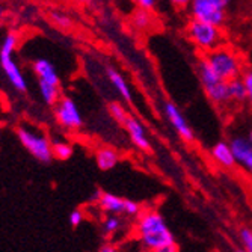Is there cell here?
Masks as SVG:
<instances>
[{
  "mask_svg": "<svg viewBox=\"0 0 252 252\" xmlns=\"http://www.w3.org/2000/svg\"><path fill=\"white\" fill-rule=\"evenodd\" d=\"M136 234L144 249L151 252H175V236L157 210H145L136 223Z\"/></svg>",
  "mask_w": 252,
  "mask_h": 252,
  "instance_id": "cell-1",
  "label": "cell"
},
{
  "mask_svg": "<svg viewBox=\"0 0 252 252\" xmlns=\"http://www.w3.org/2000/svg\"><path fill=\"white\" fill-rule=\"evenodd\" d=\"M202 59L220 80L228 82L243 74V61L239 53L230 47L219 45V47L205 53Z\"/></svg>",
  "mask_w": 252,
  "mask_h": 252,
  "instance_id": "cell-2",
  "label": "cell"
},
{
  "mask_svg": "<svg viewBox=\"0 0 252 252\" xmlns=\"http://www.w3.org/2000/svg\"><path fill=\"white\" fill-rule=\"evenodd\" d=\"M17 42L18 38L14 32H9L2 42V47H0V65H2V70L5 71L9 83L12 88L18 93H26L28 91V83L26 79L23 76L20 66L17 65L14 59V52L17 49Z\"/></svg>",
  "mask_w": 252,
  "mask_h": 252,
  "instance_id": "cell-3",
  "label": "cell"
},
{
  "mask_svg": "<svg viewBox=\"0 0 252 252\" xmlns=\"http://www.w3.org/2000/svg\"><path fill=\"white\" fill-rule=\"evenodd\" d=\"M186 33L189 41L201 52H210L222 44V31L219 26L192 18L188 23Z\"/></svg>",
  "mask_w": 252,
  "mask_h": 252,
  "instance_id": "cell-4",
  "label": "cell"
},
{
  "mask_svg": "<svg viewBox=\"0 0 252 252\" xmlns=\"http://www.w3.org/2000/svg\"><path fill=\"white\" fill-rule=\"evenodd\" d=\"M234 0H192L188 6L190 18L210 23L215 26H223L226 21V8Z\"/></svg>",
  "mask_w": 252,
  "mask_h": 252,
  "instance_id": "cell-5",
  "label": "cell"
},
{
  "mask_svg": "<svg viewBox=\"0 0 252 252\" xmlns=\"http://www.w3.org/2000/svg\"><path fill=\"white\" fill-rule=\"evenodd\" d=\"M196 74L199 79V83L204 89L207 98L216 104V106H225L230 103V98H228V86L225 80H220L218 76H215V73L209 68V65L205 63L204 59H201L198 62L196 66Z\"/></svg>",
  "mask_w": 252,
  "mask_h": 252,
  "instance_id": "cell-6",
  "label": "cell"
},
{
  "mask_svg": "<svg viewBox=\"0 0 252 252\" xmlns=\"http://www.w3.org/2000/svg\"><path fill=\"white\" fill-rule=\"evenodd\" d=\"M15 133H17L20 144L25 147L38 160V162H41V163L52 162V158H53L52 144L42 133H39L38 130L28 128L25 126L18 127Z\"/></svg>",
  "mask_w": 252,
  "mask_h": 252,
  "instance_id": "cell-7",
  "label": "cell"
},
{
  "mask_svg": "<svg viewBox=\"0 0 252 252\" xmlns=\"http://www.w3.org/2000/svg\"><path fill=\"white\" fill-rule=\"evenodd\" d=\"M55 118L58 124H61L63 128H79L83 126L82 113L76 104V101L70 97L59 98V101L55 104Z\"/></svg>",
  "mask_w": 252,
  "mask_h": 252,
  "instance_id": "cell-8",
  "label": "cell"
},
{
  "mask_svg": "<svg viewBox=\"0 0 252 252\" xmlns=\"http://www.w3.org/2000/svg\"><path fill=\"white\" fill-rule=\"evenodd\" d=\"M163 112L166 115L168 123L171 124V127L175 130V133L183 141H186V142L195 141V131L192 126L189 124L188 118L185 117V113L181 112V109L177 104H174L172 101H166L163 104Z\"/></svg>",
  "mask_w": 252,
  "mask_h": 252,
  "instance_id": "cell-9",
  "label": "cell"
},
{
  "mask_svg": "<svg viewBox=\"0 0 252 252\" xmlns=\"http://www.w3.org/2000/svg\"><path fill=\"white\" fill-rule=\"evenodd\" d=\"M230 145L236 157V165H240L252 177V133L249 136H233L230 139Z\"/></svg>",
  "mask_w": 252,
  "mask_h": 252,
  "instance_id": "cell-10",
  "label": "cell"
},
{
  "mask_svg": "<svg viewBox=\"0 0 252 252\" xmlns=\"http://www.w3.org/2000/svg\"><path fill=\"white\" fill-rule=\"evenodd\" d=\"M123 126L127 130L130 139H131V142H133V145L136 148H139L141 151H147V153L151 151V142L148 139L147 130H145L144 124L139 120L128 115Z\"/></svg>",
  "mask_w": 252,
  "mask_h": 252,
  "instance_id": "cell-11",
  "label": "cell"
},
{
  "mask_svg": "<svg viewBox=\"0 0 252 252\" xmlns=\"http://www.w3.org/2000/svg\"><path fill=\"white\" fill-rule=\"evenodd\" d=\"M212 158L215 162L225 169H231L236 166V157L233 153V148L230 145V142L225 141H219L212 147Z\"/></svg>",
  "mask_w": 252,
  "mask_h": 252,
  "instance_id": "cell-12",
  "label": "cell"
},
{
  "mask_svg": "<svg viewBox=\"0 0 252 252\" xmlns=\"http://www.w3.org/2000/svg\"><path fill=\"white\" fill-rule=\"evenodd\" d=\"M32 68H33V73L38 76V80H44V82H49L52 85H58L61 83L59 80V76H58V71L56 68L53 66V63L47 59H35L33 63H32Z\"/></svg>",
  "mask_w": 252,
  "mask_h": 252,
  "instance_id": "cell-13",
  "label": "cell"
},
{
  "mask_svg": "<svg viewBox=\"0 0 252 252\" xmlns=\"http://www.w3.org/2000/svg\"><path fill=\"white\" fill-rule=\"evenodd\" d=\"M98 205L104 213L109 215H121L124 213V198L109 193V192H101L98 196Z\"/></svg>",
  "mask_w": 252,
  "mask_h": 252,
  "instance_id": "cell-14",
  "label": "cell"
},
{
  "mask_svg": "<svg viewBox=\"0 0 252 252\" xmlns=\"http://www.w3.org/2000/svg\"><path fill=\"white\" fill-rule=\"evenodd\" d=\"M106 74L110 80V83L113 85V88L117 89V93L121 95V98L127 103H130L133 100V95H131V89L128 86V83L126 82V79L121 76V73H118L115 68L112 66H107L106 68Z\"/></svg>",
  "mask_w": 252,
  "mask_h": 252,
  "instance_id": "cell-15",
  "label": "cell"
},
{
  "mask_svg": "<svg viewBox=\"0 0 252 252\" xmlns=\"http://www.w3.org/2000/svg\"><path fill=\"white\" fill-rule=\"evenodd\" d=\"M95 162H97L98 169H101V171H110V169H113V168L118 165V162H120V154L115 150H113V148L101 147L95 153Z\"/></svg>",
  "mask_w": 252,
  "mask_h": 252,
  "instance_id": "cell-16",
  "label": "cell"
},
{
  "mask_svg": "<svg viewBox=\"0 0 252 252\" xmlns=\"http://www.w3.org/2000/svg\"><path fill=\"white\" fill-rule=\"evenodd\" d=\"M226 86H228V98H230V103H236V104L246 103V88L242 80V76L228 80Z\"/></svg>",
  "mask_w": 252,
  "mask_h": 252,
  "instance_id": "cell-17",
  "label": "cell"
},
{
  "mask_svg": "<svg viewBox=\"0 0 252 252\" xmlns=\"http://www.w3.org/2000/svg\"><path fill=\"white\" fill-rule=\"evenodd\" d=\"M38 86H39V94H41L42 100L47 103L49 106H55L59 101L61 91H59L58 85H52L49 82L38 80Z\"/></svg>",
  "mask_w": 252,
  "mask_h": 252,
  "instance_id": "cell-18",
  "label": "cell"
},
{
  "mask_svg": "<svg viewBox=\"0 0 252 252\" xmlns=\"http://www.w3.org/2000/svg\"><path fill=\"white\" fill-rule=\"evenodd\" d=\"M131 23L136 29L139 31H145L151 26L153 23V18H151V14H150V9H144V8H139L131 17Z\"/></svg>",
  "mask_w": 252,
  "mask_h": 252,
  "instance_id": "cell-19",
  "label": "cell"
},
{
  "mask_svg": "<svg viewBox=\"0 0 252 252\" xmlns=\"http://www.w3.org/2000/svg\"><path fill=\"white\" fill-rule=\"evenodd\" d=\"M52 153H53V157L58 160H68V158H71L74 150L70 144H66V142H53L52 144Z\"/></svg>",
  "mask_w": 252,
  "mask_h": 252,
  "instance_id": "cell-20",
  "label": "cell"
},
{
  "mask_svg": "<svg viewBox=\"0 0 252 252\" xmlns=\"http://www.w3.org/2000/svg\"><path fill=\"white\" fill-rule=\"evenodd\" d=\"M123 228V220L118 215H109L103 222V230L106 234H117Z\"/></svg>",
  "mask_w": 252,
  "mask_h": 252,
  "instance_id": "cell-21",
  "label": "cell"
},
{
  "mask_svg": "<svg viewBox=\"0 0 252 252\" xmlns=\"http://www.w3.org/2000/svg\"><path fill=\"white\" fill-rule=\"evenodd\" d=\"M109 112H110L112 118L115 120L117 123H120V124H124L126 118L128 117V113H127L126 107H124L121 103H118V101H112V103H109Z\"/></svg>",
  "mask_w": 252,
  "mask_h": 252,
  "instance_id": "cell-22",
  "label": "cell"
},
{
  "mask_svg": "<svg viewBox=\"0 0 252 252\" xmlns=\"http://www.w3.org/2000/svg\"><path fill=\"white\" fill-rule=\"evenodd\" d=\"M50 18H52V21L55 23L56 26H59V28H62V29H68V28L71 26V20H70V17H68L66 14H63V12L53 11V12L50 14Z\"/></svg>",
  "mask_w": 252,
  "mask_h": 252,
  "instance_id": "cell-23",
  "label": "cell"
},
{
  "mask_svg": "<svg viewBox=\"0 0 252 252\" xmlns=\"http://www.w3.org/2000/svg\"><path fill=\"white\" fill-rule=\"evenodd\" d=\"M239 239H240L242 248L248 252H252V230H249V228H242L239 233Z\"/></svg>",
  "mask_w": 252,
  "mask_h": 252,
  "instance_id": "cell-24",
  "label": "cell"
},
{
  "mask_svg": "<svg viewBox=\"0 0 252 252\" xmlns=\"http://www.w3.org/2000/svg\"><path fill=\"white\" fill-rule=\"evenodd\" d=\"M242 80L246 88V103H249V106L252 107V70L243 71Z\"/></svg>",
  "mask_w": 252,
  "mask_h": 252,
  "instance_id": "cell-25",
  "label": "cell"
},
{
  "mask_svg": "<svg viewBox=\"0 0 252 252\" xmlns=\"http://www.w3.org/2000/svg\"><path fill=\"white\" fill-rule=\"evenodd\" d=\"M141 213V205L131 201V199H124V215L133 218V216H137Z\"/></svg>",
  "mask_w": 252,
  "mask_h": 252,
  "instance_id": "cell-26",
  "label": "cell"
},
{
  "mask_svg": "<svg viewBox=\"0 0 252 252\" xmlns=\"http://www.w3.org/2000/svg\"><path fill=\"white\" fill-rule=\"evenodd\" d=\"M68 220H70L71 226H79L83 222V213L80 210H73L70 216H68Z\"/></svg>",
  "mask_w": 252,
  "mask_h": 252,
  "instance_id": "cell-27",
  "label": "cell"
},
{
  "mask_svg": "<svg viewBox=\"0 0 252 252\" xmlns=\"http://www.w3.org/2000/svg\"><path fill=\"white\" fill-rule=\"evenodd\" d=\"M134 5H137V8H144V9H153L156 6L157 0H131Z\"/></svg>",
  "mask_w": 252,
  "mask_h": 252,
  "instance_id": "cell-28",
  "label": "cell"
},
{
  "mask_svg": "<svg viewBox=\"0 0 252 252\" xmlns=\"http://www.w3.org/2000/svg\"><path fill=\"white\" fill-rule=\"evenodd\" d=\"M168 2H169L172 6L178 8V9H185V8H188V6L190 5L192 0H168Z\"/></svg>",
  "mask_w": 252,
  "mask_h": 252,
  "instance_id": "cell-29",
  "label": "cell"
},
{
  "mask_svg": "<svg viewBox=\"0 0 252 252\" xmlns=\"http://www.w3.org/2000/svg\"><path fill=\"white\" fill-rule=\"evenodd\" d=\"M98 251L100 252H115L117 248L115 246H110V243H104V246H100Z\"/></svg>",
  "mask_w": 252,
  "mask_h": 252,
  "instance_id": "cell-30",
  "label": "cell"
},
{
  "mask_svg": "<svg viewBox=\"0 0 252 252\" xmlns=\"http://www.w3.org/2000/svg\"><path fill=\"white\" fill-rule=\"evenodd\" d=\"M2 17H3V8L0 6V20H2Z\"/></svg>",
  "mask_w": 252,
  "mask_h": 252,
  "instance_id": "cell-31",
  "label": "cell"
},
{
  "mask_svg": "<svg viewBox=\"0 0 252 252\" xmlns=\"http://www.w3.org/2000/svg\"><path fill=\"white\" fill-rule=\"evenodd\" d=\"M76 2H80V3H85V2H88V0H76Z\"/></svg>",
  "mask_w": 252,
  "mask_h": 252,
  "instance_id": "cell-32",
  "label": "cell"
}]
</instances>
